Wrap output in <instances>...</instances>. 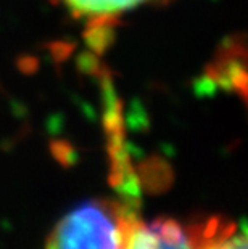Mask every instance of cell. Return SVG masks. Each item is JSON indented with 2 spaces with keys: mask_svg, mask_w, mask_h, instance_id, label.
<instances>
[{
  "mask_svg": "<svg viewBox=\"0 0 248 249\" xmlns=\"http://www.w3.org/2000/svg\"><path fill=\"white\" fill-rule=\"evenodd\" d=\"M137 219L131 203L87 201L58 222L47 241V249H128Z\"/></svg>",
  "mask_w": 248,
  "mask_h": 249,
  "instance_id": "1",
  "label": "cell"
},
{
  "mask_svg": "<svg viewBox=\"0 0 248 249\" xmlns=\"http://www.w3.org/2000/svg\"><path fill=\"white\" fill-rule=\"evenodd\" d=\"M208 220L203 224L182 225L181 222L160 217L150 222H137L129 235L128 249H205Z\"/></svg>",
  "mask_w": 248,
  "mask_h": 249,
  "instance_id": "2",
  "label": "cell"
},
{
  "mask_svg": "<svg viewBox=\"0 0 248 249\" xmlns=\"http://www.w3.org/2000/svg\"><path fill=\"white\" fill-rule=\"evenodd\" d=\"M210 82L223 87L229 92L239 93L247 98V49L244 39L230 37L224 40L213 60L207 66Z\"/></svg>",
  "mask_w": 248,
  "mask_h": 249,
  "instance_id": "3",
  "label": "cell"
},
{
  "mask_svg": "<svg viewBox=\"0 0 248 249\" xmlns=\"http://www.w3.org/2000/svg\"><path fill=\"white\" fill-rule=\"evenodd\" d=\"M118 23V15H97V17H91L86 29H84L82 37L92 53L103 55L114 44Z\"/></svg>",
  "mask_w": 248,
  "mask_h": 249,
  "instance_id": "4",
  "label": "cell"
},
{
  "mask_svg": "<svg viewBox=\"0 0 248 249\" xmlns=\"http://www.w3.org/2000/svg\"><path fill=\"white\" fill-rule=\"evenodd\" d=\"M75 17H97V15H119L124 10L134 8L137 5L150 0H58ZM156 3H168L170 0H153Z\"/></svg>",
  "mask_w": 248,
  "mask_h": 249,
  "instance_id": "5",
  "label": "cell"
}]
</instances>
